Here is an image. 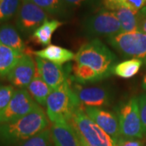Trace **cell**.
<instances>
[{
  "label": "cell",
  "mask_w": 146,
  "mask_h": 146,
  "mask_svg": "<svg viewBox=\"0 0 146 146\" xmlns=\"http://www.w3.org/2000/svg\"><path fill=\"white\" fill-rule=\"evenodd\" d=\"M142 88L146 90V75L143 78V81H142Z\"/></svg>",
  "instance_id": "cell-32"
},
{
  "label": "cell",
  "mask_w": 146,
  "mask_h": 146,
  "mask_svg": "<svg viewBox=\"0 0 146 146\" xmlns=\"http://www.w3.org/2000/svg\"><path fill=\"white\" fill-rule=\"evenodd\" d=\"M103 4L106 9L114 11L124 7L138 12L146 6V0H103Z\"/></svg>",
  "instance_id": "cell-23"
},
{
  "label": "cell",
  "mask_w": 146,
  "mask_h": 146,
  "mask_svg": "<svg viewBox=\"0 0 146 146\" xmlns=\"http://www.w3.org/2000/svg\"><path fill=\"white\" fill-rule=\"evenodd\" d=\"M76 63L93 68L103 79L113 74L116 65V56L98 39L83 44L75 54Z\"/></svg>",
  "instance_id": "cell-3"
},
{
  "label": "cell",
  "mask_w": 146,
  "mask_h": 146,
  "mask_svg": "<svg viewBox=\"0 0 146 146\" xmlns=\"http://www.w3.org/2000/svg\"><path fill=\"white\" fill-rule=\"evenodd\" d=\"M39 105L32 98L25 89L15 91L10 102L0 110V124L7 123L21 119L35 110Z\"/></svg>",
  "instance_id": "cell-8"
},
{
  "label": "cell",
  "mask_w": 146,
  "mask_h": 146,
  "mask_svg": "<svg viewBox=\"0 0 146 146\" xmlns=\"http://www.w3.org/2000/svg\"><path fill=\"white\" fill-rule=\"evenodd\" d=\"M46 12L53 15H60L64 11V3L62 0H29Z\"/></svg>",
  "instance_id": "cell-25"
},
{
  "label": "cell",
  "mask_w": 146,
  "mask_h": 146,
  "mask_svg": "<svg viewBox=\"0 0 146 146\" xmlns=\"http://www.w3.org/2000/svg\"><path fill=\"white\" fill-rule=\"evenodd\" d=\"M108 42L125 56L141 59L146 66V33L140 30L120 33L108 37Z\"/></svg>",
  "instance_id": "cell-5"
},
{
  "label": "cell",
  "mask_w": 146,
  "mask_h": 146,
  "mask_svg": "<svg viewBox=\"0 0 146 146\" xmlns=\"http://www.w3.org/2000/svg\"><path fill=\"white\" fill-rule=\"evenodd\" d=\"M23 54L0 42V77L7 76Z\"/></svg>",
  "instance_id": "cell-17"
},
{
  "label": "cell",
  "mask_w": 146,
  "mask_h": 146,
  "mask_svg": "<svg viewBox=\"0 0 146 146\" xmlns=\"http://www.w3.org/2000/svg\"><path fill=\"white\" fill-rule=\"evenodd\" d=\"M49 119L40 106L19 119L0 124V146L18 145L46 129Z\"/></svg>",
  "instance_id": "cell-1"
},
{
  "label": "cell",
  "mask_w": 146,
  "mask_h": 146,
  "mask_svg": "<svg viewBox=\"0 0 146 146\" xmlns=\"http://www.w3.org/2000/svg\"><path fill=\"white\" fill-rule=\"evenodd\" d=\"M35 62L36 75L39 76L52 90L65 83L70 77V72L72 70V67H70L71 65L64 68L63 65H58L38 57H36Z\"/></svg>",
  "instance_id": "cell-10"
},
{
  "label": "cell",
  "mask_w": 146,
  "mask_h": 146,
  "mask_svg": "<svg viewBox=\"0 0 146 146\" xmlns=\"http://www.w3.org/2000/svg\"><path fill=\"white\" fill-rule=\"evenodd\" d=\"M1 1H2V0H0V2H1Z\"/></svg>",
  "instance_id": "cell-34"
},
{
  "label": "cell",
  "mask_w": 146,
  "mask_h": 146,
  "mask_svg": "<svg viewBox=\"0 0 146 146\" xmlns=\"http://www.w3.org/2000/svg\"><path fill=\"white\" fill-rule=\"evenodd\" d=\"M47 12L29 0H21L17 11L16 26L25 34H29L47 21Z\"/></svg>",
  "instance_id": "cell-9"
},
{
  "label": "cell",
  "mask_w": 146,
  "mask_h": 146,
  "mask_svg": "<svg viewBox=\"0 0 146 146\" xmlns=\"http://www.w3.org/2000/svg\"><path fill=\"white\" fill-rule=\"evenodd\" d=\"M138 100V106L140 110L141 123L143 126L144 134L146 136V93L141 94V96L137 98Z\"/></svg>",
  "instance_id": "cell-28"
},
{
  "label": "cell",
  "mask_w": 146,
  "mask_h": 146,
  "mask_svg": "<svg viewBox=\"0 0 146 146\" xmlns=\"http://www.w3.org/2000/svg\"><path fill=\"white\" fill-rule=\"evenodd\" d=\"M54 146H81V142L72 122L52 123L50 127Z\"/></svg>",
  "instance_id": "cell-14"
},
{
  "label": "cell",
  "mask_w": 146,
  "mask_h": 146,
  "mask_svg": "<svg viewBox=\"0 0 146 146\" xmlns=\"http://www.w3.org/2000/svg\"><path fill=\"white\" fill-rule=\"evenodd\" d=\"M86 115L105 131L117 144L120 138L119 123L117 116L109 110L99 107H84Z\"/></svg>",
  "instance_id": "cell-13"
},
{
  "label": "cell",
  "mask_w": 146,
  "mask_h": 146,
  "mask_svg": "<svg viewBox=\"0 0 146 146\" xmlns=\"http://www.w3.org/2000/svg\"><path fill=\"white\" fill-rule=\"evenodd\" d=\"M118 119L122 137L142 139L145 136L136 98H131L121 107Z\"/></svg>",
  "instance_id": "cell-6"
},
{
  "label": "cell",
  "mask_w": 146,
  "mask_h": 146,
  "mask_svg": "<svg viewBox=\"0 0 146 146\" xmlns=\"http://www.w3.org/2000/svg\"><path fill=\"white\" fill-rule=\"evenodd\" d=\"M80 142H81V146H86V145H85V144H84V143L83 141H81V140H80Z\"/></svg>",
  "instance_id": "cell-33"
},
{
  "label": "cell",
  "mask_w": 146,
  "mask_h": 146,
  "mask_svg": "<svg viewBox=\"0 0 146 146\" xmlns=\"http://www.w3.org/2000/svg\"><path fill=\"white\" fill-rule=\"evenodd\" d=\"M27 91L37 104L45 106H46L47 98L52 92V89L36 74L31 83L27 87Z\"/></svg>",
  "instance_id": "cell-18"
},
{
  "label": "cell",
  "mask_w": 146,
  "mask_h": 146,
  "mask_svg": "<svg viewBox=\"0 0 146 146\" xmlns=\"http://www.w3.org/2000/svg\"><path fill=\"white\" fill-rule=\"evenodd\" d=\"M72 123L86 146H116L115 141L86 115L84 106L76 111Z\"/></svg>",
  "instance_id": "cell-4"
},
{
  "label": "cell",
  "mask_w": 146,
  "mask_h": 146,
  "mask_svg": "<svg viewBox=\"0 0 146 146\" xmlns=\"http://www.w3.org/2000/svg\"><path fill=\"white\" fill-rule=\"evenodd\" d=\"M139 30L146 33V17L141 18L139 25Z\"/></svg>",
  "instance_id": "cell-31"
},
{
  "label": "cell",
  "mask_w": 146,
  "mask_h": 146,
  "mask_svg": "<svg viewBox=\"0 0 146 146\" xmlns=\"http://www.w3.org/2000/svg\"><path fill=\"white\" fill-rule=\"evenodd\" d=\"M17 146H53L50 128L47 127L46 129L22 142Z\"/></svg>",
  "instance_id": "cell-24"
},
{
  "label": "cell",
  "mask_w": 146,
  "mask_h": 146,
  "mask_svg": "<svg viewBox=\"0 0 146 146\" xmlns=\"http://www.w3.org/2000/svg\"><path fill=\"white\" fill-rule=\"evenodd\" d=\"M0 42L6 46L10 47L21 54H25V43L16 29L10 25H4L0 27Z\"/></svg>",
  "instance_id": "cell-19"
},
{
  "label": "cell",
  "mask_w": 146,
  "mask_h": 146,
  "mask_svg": "<svg viewBox=\"0 0 146 146\" xmlns=\"http://www.w3.org/2000/svg\"><path fill=\"white\" fill-rule=\"evenodd\" d=\"M143 62L141 59L131 58L119 63H116L113 74L123 79H130L139 72Z\"/></svg>",
  "instance_id": "cell-22"
},
{
  "label": "cell",
  "mask_w": 146,
  "mask_h": 146,
  "mask_svg": "<svg viewBox=\"0 0 146 146\" xmlns=\"http://www.w3.org/2000/svg\"><path fill=\"white\" fill-rule=\"evenodd\" d=\"M21 0H2L0 2V21L11 19L19 10Z\"/></svg>",
  "instance_id": "cell-26"
},
{
  "label": "cell",
  "mask_w": 146,
  "mask_h": 146,
  "mask_svg": "<svg viewBox=\"0 0 146 146\" xmlns=\"http://www.w3.org/2000/svg\"><path fill=\"white\" fill-rule=\"evenodd\" d=\"M115 16L119 21L122 33H128L139 30V25L141 21V16L139 11L136 12L121 7L114 11Z\"/></svg>",
  "instance_id": "cell-20"
},
{
  "label": "cell",
  "mask_w": 146,
  "mask_h": 146,
  "mask_svg": "<svg viewBox=\"0 0 146 146\" xmlns=\"http://www.w3.org/2000/svg\"><path fill=\"white\" fill-rule=\"evenodd\" d=\"M33 54L36 55V57L46 59L58 65H63L75 59V54L72 51L56 45H49L41 50L33 51Z\"/></svg>",
  "instance_id": "cell-15"
},
{
  "label": "cell",
  "mask_w": 146,
  "mask_h": 146,
  "mask_svg": "<svg viewBox=\"0 0 146 146\" xmlns=\"http://www.w3.org/2000/svg\"><path fill=\"white\" fill-rule=\"evenodd\" d=\"M85 33L90 36H113L122 33L119 21L114 11L102 10L89 17L84 24Z\"/></svg>",
  "instance_id": "cell-7"
},
{
  "label": "cell",
  "mask_w": 146,
  "mask_h": 146,
  "mask_svg": "<svg viewBox=\"0 0 146 146\" xmlns=\"http://www.w3.org/2000/svg\"><path fill=\"white\" fill-rule=\"evenodd\" d=\"M72 87L84 107H102L110 104L109 92L101 87H84L72 78Z\"/></svg>",
  "instance_id": "cell-12"
},
{
  "label": "cell",
  "mask_w": 146,
  "mask_h": 146,
  "mask_svg": "<svg viewBox=\"0 0 146 146\" xmlns=\"http://www.w3.org/2000/svg\"><path fill=\"white\" fill-rule=\"evenodd\" d=\"M15 91L13 86H0V110L6 107L10 102Z\"/></svg>",
  "instance_id": "cell-27"
},
{
  "label": "cell",
  "mask_w": 146,
  "mask_h": 146,
  "mask_svg": "<svg viewBox=\"0 0 146 146\" xmlns=\"http://www.w3.org/2000/svg\"><path fill=\"white\" fill-rule=\"evenodd\" d=\"M46 106L47 117L51 123L72 122L76 111L83 106L72 87L71 76L58 88L53 89Z\"/></svg>",
  "instance_id": "cell-2"
},
{
  "label": "cell",
  "mask_w": 146,
  "mask_h": 146,
  "mask_svg": "<svg viewBox=\"0 0 146 146\" xmlns=\"http://www.w3.org/2000/svg\"><path fill=\"white\" fill-rule=\"evenodd\" d=\"M72 72L73 73L72 76L73 80L80 84L93 83L103 80V78L93 68L76 63L72 66Z\"/></svg>",
  "instance_id": "cell-21"
},
{
  "label": "cell",
  "mask_w": 146,
  "mask_h": 146,
  "mask_svg": "<svg viewBox=\"0 0 146 146\" xmlns=\"http://www.w3.org/2000/svg\"><path fill=\"white\" fill-rule=\"evenodd\" d=\"M99 0H62L64 4L71 7H80L89 3H94V2H98Z\"/></svg>",
  "instance_id": "cell-30"
},
{
  "label": "cell",
  "mask_w": 146,
  "mask_h": 146,
  "mask_svg": "<svg viewBox=\"0 0 146 146\" xmlns=\"http://www.w3.org/2000/svg\"><path fill=\"white\" fill-rule=\"evenodd\" d=\"M36 74V62L29 54H24L7 75L10 83L19 89H25Z\"/></svg>",
  "instance_id": "cell-11"
},
{
  "label": "cell",
  "mask_w": 146,
  "mask_h": 146,
  "mask_svg": "<svg viewBox=\"0 0 146 146\" xmlns=\"http://www.w3.org/2000/svg\"><path fill=\"white\" fill-rule=\"evenodd\" d=\"M116 146H144V142L140 139H130L120 136Z\"/></svg>",
  "instance_id": "cell-29"
},
{
  "label": "cell",
  "mask_w": 146,
  "mask_h": 146,
  "mask_svg": "<svg viewBox=\"0 0 146 146\" xmlns=\"http://www.w3.org/2000/svg\"><path fill=\"white\" fill-rule=\"evenodd\" d=\"M63 25V22L57 20L46 21L33 33L30 39L37 45L48 46L50 44L54 33Z\"/></svg>",
  "instance_id": "cell-16"
}]
</instances>
